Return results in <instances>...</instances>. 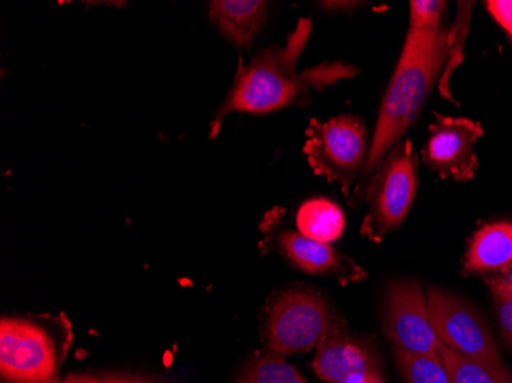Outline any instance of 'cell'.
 Listing matches in <instances>:
<instances>
[{"label": "cell", "instance_id": "4fadbf2b", "mask_svg": "<svg viewBox=\"0 0 512 383\" xmlns=\"http://www.w3.org/2000/svg\"><path fill=\"white\" fill-rule=\"evenodd\" d=\"M209 16L232 45L247 48L263 30L267 4L263 0H214Z\"/></svg>", "mask_w": 512, "mask_h": 383}, {"label": "cell", "instance_id": "7a4b0ae2", "mask_svg": "<svg viewBox=\"0 0 512 383\" xmlns=\"http://www.w3.org/2000/svg\"><path fill=\"white\" fill-rule=\"evenodd\" d=\"M448 31H408L398 65L379 109L370 154L359 177L355 200H362L365 187L385 158L401 143L405 132L417 122L428 95L447 62Z\"/></svg>", "mask_w": 512, "mask_h": 383}, {"label": "cell", "instance_id": "ba28073f", "mask_svg": "<svg viewBox=\"0 0 512 383\" xmlns=\"http://www.w3.org/2000/svg\"><path fill=\"white\" fill-rule=\"evenodd\" d=\"M385 336L394 348L425 356H440V341L431 325L428 302L419 282H393L382 313Z\"/></svg>", "mask_w": 512, "mask_h": 383}, {"label": "cell", "instance_id": "9c48e42d", "mask_svg": "<svg viewBox=\"0 0 512 383\" xmlns=\"http://www.w3.org/2000/svg\"><path fill=\"white\" fill-rule=\"evenodd\" d=\"M434 115L436 122L430 126L427 145L422 151L424 163L440 178L471 180L479 167L474 148L483 135L482 125L470 118Z\"/></svg>", "mask_w": 512, "mask_h": 383}, {"label": "cell", "instance_id": "6da1fadb", "mask_svg": "<svg viewBox=\"0 0 512 383\" xmlns=\"http://www.w3.org/2000/svg\"><path fill=\"white\" fill-rule=\"evenodd\" d=\"M310 34L312 20L299 19L283 46L263 48L247 65L240 59L234 85L212 118L209 137L220 134L227 115L269 114L289 106L306 105L312 91H322L358 76L359 69L344 62L319 63L298 71L299 57L306 50Z\"/></svg>", "mask_w": 512, "mask_h": 383}, {"label": "cell", "instance_id": "d4e9b609", "mask_svg": "<svg viewBox=\"0 0 512 383\" xmlns=\"http://www.w3.org/2000/svg\"><path fill=\"white\" fill-rule=\"evenodd\" d=\"M85 383H105V382H100V380H97L96 377L85 376Z\"/></svg>", "mask_w": 512, "mask_h": 383}, {"label": "cell", "instance_id": "8fae6325", "mask_svg": "<svg viewBox=\"0 0 512 383\" xmlns=\"http://www.w3.org/2000/svg\"><path fill=\"white\" fill-rule=\"evenodd\" d=\"M276 244L290 264L309 275L347 276L350 279L358 276L356 267L345 261L332 244L319 243L293 230L279 233Z\"/></svg>", "mask_w": 512, "mask_h": 383}, {"label": "cell", "instance_id": "3957f363", "mask_svg": "<svg viewBox=\"0 0 512 383\" xmlns=\"http://www.w3.org/2000/svg\"><path fill=\"white\" fill-rule=\"evenodd\" d=\"M71 341V324L63 315L4 316L0 322L2 379L8 383H59Z\"/></svg>", "mask_w": 512, "mask_h": 383}, {"label": "cell", "instance_id": "5bb4252c", "mask_svg": "<svg viewBox=\"0 0 512 383\" xmlns=\"http://www.w3.org/2000/svg\"><path fill=\"white\" fill-rule=\"evenodd\" d=\"M296 226L301 235L330 244L344 233V212L332 200L313 198L299 207Z\"/></svg>", "mask_w": 512, "mask_h": 383}, {"label": "cell", "instance_id": "d6986e66", "mask_svg": "<svg viewBox=\"0 0 512 383\" xmlns=\"http://www.w3.org/2000/svg\"><path fill=\"white\" fill-rule=\"evenodd\" d=\"M447 2L442 0H413L410 2V30H440V19L444 14Z\"/></svg>", "mask_w": 512, "mask_h": 383}, {"label": "cell", "instance_id": "ac0fdd59", "mask_svg": "<svg viewBox=\"0 0 512 383\" xmlns=\"http://www.w3.org/2000/svg\"><path fill=\"white\" fill-rule=\"evenodd\" d=\"M394 362L405 383H451L442 357L413 354L393 348Z\"/></svg>", "mask_w": 512, "mask_h": 383}, {"label": "cell", "instance_id": "277c9868", "mask_svg": "<svg viewBox=\"0 0 512 383\" xmlns=\"http://www.w3.org/2000/svg\"><path fill=\"white\" fill-rule=\"evenodd\" d=\"M338 313L312 289H289L273 299L264 321L267 350L278 354L304 353L318 348L341 330Z\"/></svg>", "mask_w": 512, "mask_h": 383}, {"label": "cell", "instance_id": "2e32d148", "mask_svg": "<svg viewBox=\"0 0 512 383\" xmlns=\"http://www.w3.org/2000/svg\"><path fill=\"white\" fill-rule=\"evenodd\" d=\"M471 10H473L471 2H460L456 20H454L451 30L448 31L447 62L440 74L439 83H437L440 95L454 103L456 100L450 91V79L465 59L463 51H465V40H467L468 30H470Z\"/></svg>", "mask_w": 512, "mask_h": 383}, {"label": "cell", "instance_id": "ffe728a7", "mask_svg": "<svg viewBox=\"0 0 512 383\" xmlns=\"http://www.w3.org/2000/svg\"><path fill=\"white\" fill-rule=\"evenodd\" d=\"M494 307H496L497 322H499L502 341L512 350V296L497 285L493 279H488Z\"/></svg>", "mask_w": 512, "mask_h": 383}, {"label": "cell", "instance_id": "8992f818", "mask_svg": "<svg viewBox=\"0 0 512 383\" xmlns=\"http://www.w3.org/2000/svg\"><path fill=\"white\" fill-rule=\"evenodd\" d=\"M417 192V155L410 140L399 143L385 158L365 187L362 200L368 204L362 230L381 239L398 229L413 206Z\"/></svg>", "mask_w": 512, "mask_h": 383}, {"label": "cell", "instance_id": "e0dca14e", "mask_svg": "<svg viewBox=\"0 0 512 383\" xmlns=\"http://www.w3.org/2000/svg\"><path fill=\"white\" fill-rule=\"evenodd\" d=\"M238 383H307V380L284 361L283 354L266 350L256 354L244 367Z\"/></svg>", "mask_w": 512, "mask_h": 383}, {"label": "cell", "instance_id": "44dd1931", "mask_svg": "<svg viewBox=\"0 0 512 383\" xmlns=\"http://www.w3.org/2000/svg\"><path fill=\"white\" fill-rule=\"evenodd\" d=\"M486 8L500 27L512 37V0H490L486 2Z\"/></svg>", "mask_w": 512, "mask_h": 383}, {"label": "cell", "instance_id": "603a6c76", "mask_svg": "<svg viewBox=\"0 0 512 383\" xmlns=\"http://www.w3.org/2000/svg\"><path fill=\"white\" fill-rule=\"evenodd\" d=\"M105 383H152L149 380L140 379V377L131 376H106L103 379Z\"/></svg>", "mask_w": 512, "mask_h": 383}, {"label": "cell", "instance_id": "cb8c5ba5", "mask_svg": "<svg viewBox=\"0 0 512 383\" xmlns=\"http://www.w3.org/2000/svg\"><path fill=\"white\" fill-rule=\"evenodd\" d=\"M321 5H325V7L330 8V10H332V8H339V10H341V8H353L358 4H355V2H327V4Z\"/></svg>", "mask_w": 512, "mask_h": 383}, {"label": "cell", "instance_id": "7c38bea8", "mask_svg": "<svg viewBox=\"0 0 512 383\" xmlns=\"http://www.w3.org/2000/svg\"><path fill=\"white\" fill-rule=\"evenodd\" d=\"M511 267L512 223L497 221L485 224L471 239L463 270L473 275H490L509 272Z\"/></svg>", "mask_w": 512, "mask_h": 383}, {"label": "cell", "instance_id": "5b68a950", "mask_svg": "<svg viewBox=\"0 0 512 383\" xmlns=\"http://www.w3.org/2000/svg\"><path fill=\"white\" fill-rule=\"evenodd\" d=\"M304 155L318 177L341 186L350 198L370 154L367 125L358 115L345 114L327 122L310 120Z\"/></svg>", "mask_w": 512, "mask_h": 383}, {"label": "cell", "instance_id": "52a82bcc", "mask_svg": "<svg viewBox=\"0 0 512 383\" xmlns=\"http://www.w3.org/2000/svg\"><path fill=\"white\" fill-rule=\"evenodd\" d=\"M427 302L440 344L471 361L506 368L490 328L470 304L439 289L428 290Z\"/></svg>", "mask_w": 512, "mask_h": 383}, {"label": "cell", "instance_id": "9a60e30c", "mask_svg": "<svg viewBox=\"0 0 512 383\" xmlns=\"http://www.w3.org/2000/svg\"><path fill=\"white\" fill-rule=\"evenodd\" d=\"M440 357L451 383H512V374L506 368L488 367L471 361L445 345H440Z\"/></svg>", "mask_w": 512, "mask_h": 383}, {"label": "cell", "instance_id": "7402d4cb", "mask_svg": "<svg viewBox=\"0 0 512 383\" xmlns=\"http://www.w3.org/2000/svg\"><path fill=\"white\" fill-rule=\"evenodd\" d=\"M491 279L512 296V269L506 272L505 275L494 276V278Z\"/></svg>", "mask_w": 512, "mask_h": 383}, {"label": "cell", "instance_id": "30bf717a", "mask_svg": "<svg viewBox=\"0 0 512 383\" xmlns=\"http://www.w3.org/2000/svg\"><path fill=\"white\" fill-rule=\"evenodd\" d=\"M313 370L329 383H385L373 347L344 328L319 345Z\"/></svg>", "mask_w": 512, "mask_h": 383}]
</instances>
